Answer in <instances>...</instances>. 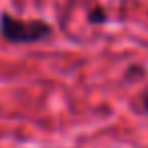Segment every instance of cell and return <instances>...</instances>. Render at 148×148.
I'll return each mask as SVG.
<instances>
[{"mask_svg":"<svg viewBox=\"0 0 148 148\" xmlns=\"http://www.w3.org/2000/svg\"><path fill=\"white\" fill-rule=\"evenodd\" d=\"M53 29L43 21H18L10 14L0 16V35L8 43L16 45H31L49 39Z\"/></svg>","mask_w":148,"mask_h":148,"instance_id":"6da1fadb","label":"cell"},{"mask_svg":"<svg viewBox=\"0 0 148 148\" xmlns=\"http://www.w3.org/2000/svg\"><path fill=\"white\" fill-rule=\"evenodd\" d=\"M87 18H89V23H93V25H101V23L108 21V14H106L103 8H93V10H89Z\"/></svg>","mask_w":148,"mask_h":148,"instance_id":"7a4b0ae2","label":"cell"},{"mask_svg":"<svg viewBox=\"0 0 148 148\" xmlns=\"http://www.w3.org/2000/svg\"><path fill=\"white\" fill-rule=\"evenodd\" d=\"M144 110L148 112V95H144Z\"/></svg>","mask_w":148,"mask_h":148,"instance_id":"3957f363","label":"cell"}]
</instances>
